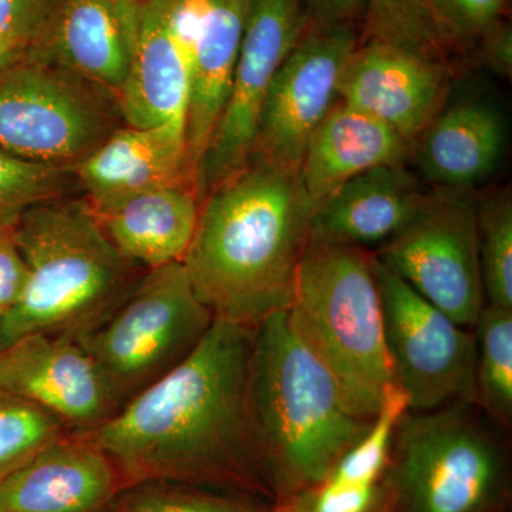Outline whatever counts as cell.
<instances>
[{
    "label": "cell",
    "instance_id": "cell-11",
    "mask_svg": "<svg viewBox=\"0 0 512 512\" xmlns=\"http://www.w3.org/2000/svg\"><path fill=\"white\" fill-rule=\"evenodd\" d=\"M357 45L350 23H308L275 74L249 163L298 173L312 134L338 100Z\"/></svg>",
    "mask_w": 512,
    "mask_h": 512
},
{
    "label": "cell",
    "instance_id": "cell-7",
    "mask_svg": "<svg viewBox=\"0 0 512 512\" xmlns=\"http://www.w3.org/2000/svg\"><path fill=\"white\" fill-rule=\"evenodd\" d=\"M214 320L195 295L183 262H177L146 271L117 308L77 340L121 409L184 362Z\"/></svg>",
    "mask_w": 512,
    "mask_h": 512
},
{
    "label": "cell",
    "instance_id": "cell-40",
    "mask_svg": "<svg viewBox=\"0 0 512 512\" xmlns=\"http://www.w3.org/2000/svg\"><path fill=\"white\" fill-rule=\"evenodd\" d=\"M117 508V507H116ZM113 512H116V510H114Z\"/></svg>",
    "mask_w": 512,
    "mask_h": 512
},
{
    "label": "cell",
    "instance_id": "cell-20",
    "mask_svg": "<svg viewBox=\"0 0 512 512\" xmlns=\"http://www.w3.org/2000/svg\"><path fill=\"white\" fill-rule=\"evenodd\" d=\"M413 144L369 114L336 100L312 134L298 178L313 207L353 180L382 165L406 164Z\"/></svg>",
    "mask_w": 512,
    "mask_h": 512
},
{
    "label": "cell",
    "instance_id": "cell-10",
    "mask_svg": "<svg viewBox=\"0 0 512 512\" xmlns=\"http://www.w3.org/2000/svg\"><path fill=\"white\" fill-rule=\"evenodd\" d=\"M375 252L377 261L463 328L485 305L478 255L477 205L464 194H434L400 234Z\"/></svg>",
    "mask_w": 512,
    "mask_h": 512
},
{
    "label": "cell",
    "instance_id": "cell-37",
    "mask_svg": "<svg viewBox=\"0 0 512 512\" xmlns=\"http://www.w3.org/2000/svg\"><path fill=\"white\" fill-rule=\"evenodd\" d=\"M272 512H311L305 493L295 495L274 508Z\"/></svg>",
    "mask_w": 512,
    "mask_h": 512
},
{
    "label": "cell",
    "instance_id": "cell-18",
    "mask_svg": "<svg viewBox=\"0 0 512 512\" xmlns=\"http://www.w3.org/2000/svg\"><path fill=\"white\" fill-rule=\"evenodd\" d=\"M433 197L406 164L373 168L320 202L309 244L380 248L409 227Z\"/></svg>",
    "mask_w": 512,
    "mask_h": 512
},
{
    "label": "cell",
    "instance_id": "cell-25",
    "mask_svg": "<svg viewBox=\"0 0 512 512\" xmlns=\"http://www.w3.org/2000/svg\"><path fill=\"white\" fill-rule=\"evenodd\" d=\"M478 255L485 303L512 309V201L491 195L477 207Z\"/></svg>",
    "mask_w": 512,
    "mask_h": 512
},
{
    "label": "cell",
    "instance_id": "cell-16",
    "mask_svg": "<svg viewBox=\"0 0 512 512\" xmlns=\"http://www.w3.org/2000/svg\"><path fill=\"white\" fill-rule=\"evenodd\" d=\"M130 490L87 434H64L0 481V512H113Z\"/></svg>",
    "mask_w": 512,
    "mask_h": 512
},
{
    "label": "cell",
    "instance_id": "cell-35",
    "mask_svg": "<svg viewBox=\"0 0 512 512\" xmlns=\"http://www.w3.org/2000/svg\"><path fill=\"white\" fill-rule=\"evenodd\" d=\"M485 37L483 56L488 66L494 72L503 74V76L511 77L512 70V37L511 30L505 26L494 23L487 32Z\"/></svg>",
    "mask_w": 512,
    "mask_h": 512
},
{
    "label": "cell",
    "instance_id": "cell-15",
    "mask_svg": "<svg viewBox=\"0 0 512 512\" xmlns=\"http://www.w3.org/2000/svg\"><path fill=\"white\" fill-rule=\"evenodd\" d=\"M143 0H56L32 59L119 99L136 53Z\"/></svg>",
    "mask_w": 512,
    "mask_h": 512
},
{
    "label": "cell",
    "instance_id": "cell-3",
    "mask_svg": "<svg viewBox=\"0 0 512 512\" xmlns=\"http://www.w3.org/2000/svg\"><path fill=\"white\" fill-rule=\"evenodd\" d=\"M251 406L266 478L282 503L325 483L372 421L350 410L329 370L293 333L286 311L254 329Z\"/></svg>",
    "mask_w": 512,
    "mask_h": 512
},
{
    "label": "cell",
    "instance_id": "cell-24",
    "mask_svg": "<svg viewBox=\"0 0 512 512\" xmlns=\"http://www.w3.org/2000/svg\"><path fill=\"white\" fill-rule=\"evenodd\" d=\"M474 406L495 426L512 424V309L485 303L476 326Z\"/></svg>",
    "mask_w": 512,
    "mask_h": 512
},
{
    "label": "cell",
    "instance_id": "cell-5",
    "mask_svg": "<svg viewBox=\"0 0 512 512\" xmlns=\"http://www.w3.org/2000/svg\"><path fill=\"white\" fill-rule=\"evenodd\" d=\"M286 315L293 333L336 380L350 410L372 420L394 384L375 252L308 244Z\"/></svg>",
    "mask_w": 512,
    "mask_h": 512
},
{
    "label": "cell",
    "instance_id": "cell-6",
    "mask_svg": "<svg viewBox=\"0 0 512 512\" xmlns=\"http://www.w3.org/2000/svg\"><path fill=\"white\" fill-rule=\"evenodd\" d=\"M389 466L397 512H494L504 498V447L473 403L409 410L397 424Z\"/></svg>",
    "mask_w": 512,
    "mask_h": 512
},
{
    "label": "cell",
    "instance_id": "cell-2",
    "mask_svg": "<svg viewBox=\"0 0 512 512\" xmlns=\"http://www.w3.org/2000/svg\"><path fill=\"white\" fill-rule=\"evenodd\" d=\"M313 212L298 173L259 163L202 198L183 265L214 319L254 329L288 309Z\"/></svg>",
    "mask_w": 512,
    "mask_h": 512
},
{
    "label": "cell",
    "instance_id": "cell-17",
    "mask_svg": "<svg viewBox=\"0 0 512 512\" xmlns=\"http://www.w3.org/2000/svg\"><path fill=\"white\" fill-rule=\"evenodd\" d=\"M72 173L94 214L157 188H198L185 137L167 128L119 126Z\"/></svg>",
    "mask_w": 512,
    "mask_h": 512
},
{
    "label": "cell",
    "instance_id": "cell-26",
    "mask_svg": "<svg viewBox=\"0 0 512 512\" xmlns=\"http://www.w3.org/2000/svg\"><path fill=\"white\" fill-rule=\"evenodd\" d=\"M407 412L409 400L393 384L384 393L379 412L370 421L369 429L340 458L326 481L335 484H379L389 466L397 424Z\"/></svg>",
    "mask_w": 512,
    "mask_h": 512
},
{
    "label": "cell",
    "instance_id": "cell-34",
    "mask_svg": "<svg viewBox=\"0 0 512 512\" xmlns=\"http://www.w3.org/2000/svg\"><path fill=\"white\" fill-rule=\"evenodd\" d=\"M28 281V265L16 244L13 229L0 232V311L3 315L19 301Z\"/></svg>",
    "mask_w": 512,
    "mask_h": 512
},
{
    "label": "cell",
    "instance_id": "cell-19",
    "mask_svg": "<svg viewBox=\"0 0 512 512\" xmlns=\"http://www.w3.org/2000/svg\"><path fill=\"white\" fill-rule=\"evenodd\" d=\"M190 69V55L171 22L170 2L143 0L136 53L117 99L123 124L167 128L185 137Z\"/></svg>",
    "mask_w": 512,
    "mask_h": 512
},
{
    "label": "cell",
    "instance_id": "cell-31",
    "mask_svg": "<svg viewBox=\"0 0 512 512\" xmlns=\"http://www.w3.org/2000/svg\"><path fill=\"white\" fill-rule=\"evenodd\" d=\"M56 0H0V72L35 56Z\"/></svg>",
    "mask_w": 512,
    "mask_h": 512
},
{
    "label": "cell",
    "instance_id": "cell-22",
    "mask_svg": "<svg viewBox=\"0 0 512 512\" xmlns=\"http://www.w3.org/2000/svg\"><path fill=\"white\" fill-rule=\"evenodd\" d=\"M200 210L198 188L181 184L144 192L94 215L114 248L130 264L150 271L184 261Z\"/></svg>",
    "mask_w": 512,
    "mask_h": 512
},
{
    "label": "cell",
    "instance_id": "cell-13",
    "mask_svg": "<svg viewBox=\"0 0 512 512\" xmlns=\"http://www.w3.org/2000/svg\"><path fill=\"white\" fill-rule=\"evenodd\" d=\"M0 389L45 410L70 434H92L120 410L82 343L23 336L0 350Z\"/></svg>",
    "mask_w": 512,
    "mask_h": 512
},
{
    "label": "cell",
    "instance_id": "cell-27",
    "mask_svg": "<svg viewBox=\"0 0 512 512\" xmlns=\"http://www.w3.org/2000/svg\"><path fill=\"white\" fill-rule=\"evenodd\" d=\"M64 434L55 417L0 389V481Z\"/></svg>",
    "mask_w": 512,
    "mask_h": 512
},
{
    "label": "cell",
    "instance_id": "cell-39",
    "mask_svg": "<svg viewBox=\"0 0 512 512\" xmlns=\"http://www.w3.org/2000/svg\"><path fill=\"white\" fill-rule=\"evenodd\" d=\"M3 313L0 311V320H2Z\"/></svg>",
    "mask_w": 512,
    "mask_h": 512
},
{
    "label": "cell",
    "instance_id": "cell-9",
    "mask_svg": "<svg viewBox=\"0 0 512 512\" xmlns=\"http://www.w3.org/2000/svg\"><path fill=\"white\" fill-rule=\"evenodd\" d=\"M376 272L394 386L406 394L410 412L474 404L476 336L377 259Z\"/></svg>",
    "mask_w": 512,
    "mask_h": 512
},
{
    "label": "cell",
    "instance_id": "cell-14",
    "mask_svg": "<svg viewBox=\"0 0 512 512\" xmlns=\"http://www.w3.org/2000/svg\"><path fill=\"white\" fill-rule=\"evenodd\" d=\"M448 90L450 74L443 60L369 39L350 56L338 99L414 144L446 107Z\"/></svg>",
    "mask_w": 512,
    "mask_h": 512
},
{
    "label": "cell",
    "instance_id": "cell-4",
    "mask_svg": "<svg viewBox=\"0 0 512 512\" xmlns=\"http://www.w3.org/2000/svg\"><path fill=\"white\" fill-rule=\"evenodd\" d=\"M13 235L28 281L0 320V350L35 333L83 338L141 276L111 244L84 198L40 202L23 214Z\"/></svg>",
    "mask_w": 512,
    "mask_h": 512
},
{
    "label": "cell",
    "instance_id": "cell-32",
    "mask_svg": "<svg viewBox=\"0 0 512 512\" xmlns=\"http://www.w3.org/2000/svg\"><path fill=\"white\" fill-rule=\"evenodd\" d=\"M503 5L504 0H430L444 45L483 36L497 23Z\"/></svg>",
    "mask_w": 512,
    "mask_h": 512
},
{
    "label": "cell",
    "instance_id": "cell-38",
    "mask_svg": "<svg viewBox=\"0 0 512 512\" xmlns=\"http://www.w3.org/2000/svg\"><path fill=\"white\" fill-rule=\"evenodd\" d=\"M373 512H393L392 505L386 503V500H383L382 503H380L379 507H377L376 510Z\"/></svg>",
    "mask_w": 512,
    "mask_h": 512
},
{
    "label": "cell",
    "instance_id": "cell-8",
    "mask_svg": "<svg viewBox=\"0 0 512 512\" xmlns=\"http://www.w3.org/2000/svg\"><path fill=\"white\" fill-rule=\"evenodd\" d=\"M120 121L116 101L53 64L0 72V150L13 156L72 171Z\"/></svg>",
    "mask_w": 512,
    "mask_h": 512
},
{
    "label": "cell",
    "instance_id": "cell-23",
    "mask_svg": "<svg viewBox=\"0 0 512 512\" xmlns=\"http://www.w3.org/2000/svg\"><path fill=\"white\" fill-rule=\"evenodd\" d=\"M252 2L210 0L192 49L185 138L197 180L202 158L227 103Z\"/></svg>",
    "mask_w": 512,
    "mask_h": 512
},
{
    "label": "cell",
    "instance_id": "cell-21",
    "mask_svg": "<svg viewBox=\"0 0 512 512\" xmlns=\"http://www.w3.org/2000/svg\"><path fill=\"white\" fill-rule=\"evenodd\" d=\"M505 150L501 114L483 101L444 107L413 144L424 180L448 191H467L497 170Z\"/></svg>",
    "mask_w": 512,
    "mask_h": 512
},
{
    "label": "cell",
    "instance_id": "cell-36",
    "mask_svg": "<svg viewBox=\"0 0 512 512\" xmlns=\"http://www.w3.org/2000/svg\"><path fill=\"white\" fill-rule=\"evenodd\" d=\"M312 22L350 23L366 6V0H306Z\"/></svg>",
    "mask_w": 512,
    "mask_h": 512
},
{
    "label": "cell",
    "instance_id": "cell-12",
    "mask_svg": "<svg viewBox=\"0 0 512 512\" xmlns=\"http://www.w3.org/2000/svg\"><path fill=\"white\" fill-rule=\"evenodd\" d=\"M308 23L306 0L252 2L227 103L198 171L201 201L251 161L275 74Z\"/></svg>",
    "mask_w": 512,
    "mask_h": 512
},
{
    "label": "cell",
    "instance_id": "cell-1",
    "mask_svg": "<svg viewBox=\"0 0 512 512\" xmlns=\"http://www.w3.org/2000/svg\"><path fill=\"white\" fill-rule=\"evenodd\" d=\"M254 329L215 319L184 362L87 434L130 488L187 484L251 498L268 488L251 406Z\"/></svg>",
    "mask_w": 512,
    "mask_h": 512
},
{
    "label": "cell",
    "instance_id": "cell-28",
    "mask_svg": "<svg viewBox=\"0 0 512 512\" xmlns=\"http://www.w3.org/2000/svg\"><path fill=\"white\" fill-rule=\"evenodd\" d=\"M367 35L390 45L443 60L441 39L430 0H366Z\"/></svg>",
    "mask_w": 512,
    "mask_h": 512
},
{
    "label": "cell",
    "instance_id": "cell-29",
    "mask_svg": "<svg viewBox=\"0 0 512 512\" xmlns=\"http://www.w3.org/2000/svg\"><path fill=\"white\" fill-rule=\"evenodd\" d=\"M73 173L0 150V232L18 224L40 202L64 197Z\"/></svg>",
    "mask_w": 512,
    "mask_h": 512
},
{
    "label": "cell",
    "instance_id": "cell-33",
    "mask_svg": "<svg viewBox=\"0 0 512 512\" xmlns=\"http://www.w3.org/2000/svg\"><path fill=\"white\" fill-rule=\"evenodd\" d=\"M379 484H335L325 481L305 491L311 512H373L383 501Z\"/></svg>",
    "mask_w": 512,
    "mask_h": 512
},
{
    "label": "cell",
    "instance_id": "cell-30",
    "mask_svg": "<svg viewBox=\"0 0 512 512\" xmlns=\"http://www.w3.org/2000/svg\"><path fill=\"white\" fill-rule=\"evenodd\" d=\"M256 498L211 488L174 483H146L130 488L116 512H272Z\"/></svg>",
    "mask_w": 512,
    "mask_h": 512
}]
</instances>
